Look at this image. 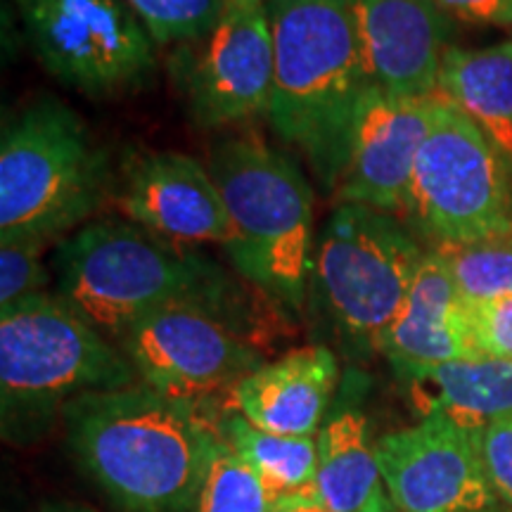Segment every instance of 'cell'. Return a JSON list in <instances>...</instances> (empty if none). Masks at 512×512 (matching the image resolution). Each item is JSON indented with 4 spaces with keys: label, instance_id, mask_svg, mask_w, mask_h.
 <instances>
[{
    "label": "cell",
    "instance_id": "29",
    "mask_svg": "<svg viewBox=\"0 0 512 512\" xmlns=\"http://www.w3.org/2000/svg\"><path fill=\"white\" fill-rule=\"evenodd\" d=\"M283 512H332V510L325 508V505H320L318 501H299V503L287 505Z\"/></svg>",
    "mask_w": 512,
    "mask_h": 512
},
{
    "label": "cell",
    "instance_id": "20",
    "mask_svg": "<svg viewBox=\"0 0 512 512\" xmlns=\"http://www.w3.org/2000/svg\"><path fill=\"white\" fill-rule=\"evenodd\" d=\"M437 95L482 128L512 164V38L484 48L448 46Z\"/></svg>",
    "mask_w": 512,
    "mask_h": 512
},
{
    "label": "cell",
    "instance_id": "31",
    "mask_svg": "<svg viewBox=\"0 0 512 512\" xmlns=\"http://www.w3.org/2000/svg\"><path fill=\"white\" fill-rule=\"evenodd\" d=\"M249 3H256V5H268L271 0H249Z\"/></svg>",
    "mask_w": 512,
    "mask_h": 512
},
{
    "label": "cell",
    "instance_id": "18",
    "mask_svg": "<svg viewBox=\"0 0 512 512\" xmlns=\"http://www.w3.org/2000/svg\"><path fill=\"white\" fill-rule=\"evenodd\" d=\"M318 503L332 512H389L368 415L354 380H344L318 432Z\"/></svg>",
    "mask_w": 512,
    "mask_h": 512
},
{
    "label": "cell",
    "instance_id": "6",
    "mask_svg": "<svg viewBox=\"0 0 512 512\" xmlns=\"http://www.w3.org/2000/svg\"><path fill=\"white\" fill-rule=\"evenodd\" d=\"M107 152L74 110L53 95L5 121L0 136V240L53 242L105 204Z\"/></svg>",
    "mask_w": 512,
    "mask_h": 512
},
{
    "label": "cell",
    "instance_id": "14",
    "mask_svg": "<svg viewBox=\"0 0 512 512\" xmlns=\"http://www.w3.org/2000/svg\"><path fill=\"white\" fill-rule=\"evenodd\" d=\"M114 202L128 221L178 245H233V221L209 166L183 152H136Z\"/></svg>",
    "mask_w": 512,
    "mask_h": 512
},
{
    "label": "cell",
    "instance_id": "26",
    "mask_svg": "<svg viewBox=\"0 0 512 512\" xmlns=\"http://www.w3.org/2000/svg\"><path fill=\"white\" fill-rule=\"evenodd\" d=\"M465 318L479 356L512 361V294L491 302L465 304Z\"/></svg>",
    "mask_w": 512,
    "mask_h": 512
},
{
    "label": "cell",
    "instance_id": "27",
    "mask_svg": "<svg viewBox=\"0 0 512 512\" xmlns=\"http://www.w3.org/2000/svg\"><path fill=\"white\" fill-rule=\"evenodd\" d=\"M486 479L496 498L512 505V413L475 430Z\"/></svg>",
    "mask_w": 512,
    "mask_h": 512
},
{
    "label": "cell",
    "instance_id": "13",
    "mask_svg": "<svg viewBox=\"0 0 512 512\" xmlns=\"http://www.w3.org/2000/svg\"><path fill=\"white\" fill-rule=\"evenodd\" d=\"M434 95L396 98L370 86L351 124L347 159L337 183L342 204L406 216L415 159L432 126Z\"/></svg>",
    "mask_w": 512,
    "mask_h": 512
},
{
    "label": "cell",
    "instance_id": "19",
    "mask_svg": "<svg viewBox=\"0 0 512 512\" xmlns=\"http://www.w3.org/2000/svg\"><path fill=\"white\" fill-rule=\"evenodd\" d=\"M420 418L444 415L467 430L512 413V361L491 356L460 358L399 375Z\"/></svg>",
    "mask_w": 512,
    "mask_h": 512
},
{
    "label": "cell",
    "instance_id": "17",
    "mask_svg": "<svg viewBox=\"0 0 512 512\" xmlns=\"http://www.w3.org/2000/svg\"><path fill=\"white\" fill-rule=\"evenodd\" d=\"M377 351L392 363L396 375L479 356L467 330L463 299L434 249L422 259L406 302L382 332Z\"/></svg>",
    "mask_w": 512,
    "mask_h": 512
},
{
    "label": "cell",
    "instance_id": "24",
    "mask_svg": "<svg viewBox=\"0 0 512 512\" xmlns=\"http://www.w3.org/2000/svg\"><path fill=\"white\" fill-rule=\"evenodd\" d=\"M157 48L202 41L219 24L228 0H126Z\"/></svg>",
    "mask_w": 512,
    "mask_h": 512
},
{
    "label": "cell",
    "instance_id": "1",
    "mask_svg": "<svg viewBox=\"0 0 512 512\" xmlns=\"http://www.w3.org/2000/svg\"><path fill=\"white\" fill-rule=\"evenodd\" d=\"M69 451L121 512H192L219 430L202 408L145 384L83 394L62 411Z\"/></svg>",
    "mask_w": 512,
    "mask_h": 512
},
{
    "label": "cell",
    "instance_id": "2",
    "mask_svg": "<svg viewBox=\"0 0 512 512\" xmlns=\"http://www.w3.org/2000/svg\"><path fill=\"white\" fill-rule=\"evenodd\" d=\"M275 79L268 121L325 188L342 176L358 102L373 83L351 0H271Z\"/></svg>",
    "mask_w": 512,
    "mask_h": 512
},
{
    "label": "cell",
    "instance_id": "11",
    "mask_svg": "<svg viewBox=\"0 0 512 512\" xmlns=\"http://www.w3.org/2000/svg\"><path fill=\"white\" fill-rule=\"evenodd\" d=\"M387 496L399 512H494L475 430L444 415L384 434L375 444Z\"/></svg>",
    "mask_w": 512,
    "mask_h": 512
},
{
    "label": "cell",
    "instance_id": "3",
    "mask_svg": "<svg viewBox=\"0 0 512 512\" xmlns=\"http://www.w3.org/2000/svg\"><path fill=\"white\" fill-rule=\"evenodd\" d=\"M53 268L57 297L114 344L159 306L200 302L221 311L228 292L214 261L133 221L79 228L57 245Z\"/></svg>",
    "mask_w": 512,
    "mask_h": 512
},
{
    "label": "cell",
    "instance_id": "7",
    "mask_svg": "<svg viewBox=\"0 0 512 512\" xmlns=\"http://www.w3.org/2000/svg\"><path fill=\"white\" fill-rule=\"evenodd\" d=\"M425 254L394 216L339 204L313 247L309 294L349 349L377 351Z\"/></svg>",
    "mask_w": 512,
    "mask_h": 512
},
{
    "label": "cell",
    "instance_id": "30",
    "mask_svg": "<svg viewBox=\"0 0 512 512\" xmlns=\"http://www.w3.org/2000/svg\"><path fill=\"white\" fill-rule=\"evenodd\" d=\"M43 512H93L91 508H83V505H72V503H60V505H48Z\"/></svg>",
    "mask_w": 512,
    "mask_h": 512
},
{
    "label": "cell",
    "instance_id": "15",
    "mask_svg": "<svg viewBox=\"0 0 512 512\" xmlns=\"http://www.w3.org/2000/svg\"><path fill=\"white\" fill-rule=\"evenodd\" d=\"M368 79L396 98H430L451 38L434 0H351Z\"/></svg>",
    "mask_w": 512,
    "mask_h": 512
},
{
    "label": "cell",
    "instance_id": "16",
    "mask_svg": "<svg viewBox=\"0 0 512 512\" xmlns=\"http://www.w3.org/2000/svg\"><path fill=\"white\" fill-rule=\"evenodd\" d=\"M337 380V356L311 344L256 368L233 389L230 406L259 430L316 437L328 418Z\"/></svg>",
    "mask_w": 512,
    "mask_h": 512
},
{
    "label": "cell",
    "instance_id": "12",
    "mask_svg": "<svg viewBox=\"0 0 512 512\" xmlns=\"http://www.w3.org/2000/svg\"><path fill=\"white\" fill-rule=\"evenodd\" d=\"M185 72L190 117L200 128H223L271 112L275 53L266 5L228 0L226 10Z\"/></svg>",
    "mask_w": 512,
    "mask_h": 512
},
{
    "label": "cell",
    "instance_id": "9",
    "mask_svg": "<svg viewBox=\"0 0 512 512\" xmlns=\"http://www.w3.org/2000/svg\"><path fill=\"white\" fill-rule=\"evenodd\" d=\"M41 67L88 98L140 91L157 43L126 0H12Z\"/></svg>",
    "mask_w": 512,
    "mask_h": 512
},
{
    "label": "cell",
    "instance_id": "25",
    "mask_svg": "<svg viewBox=\"0 0 512 512\" xmlns=\"http://www.w3.org/2000/svg\"><path fill=\"white\" fill-rule=\"evenodd\" d=\"M48 245L34 238L0 240V309L46 290L50 271L43 256Z\"/></svg>",
    "mask_w": 512,
    "mask_h": 512
},
{
    "label": "cell",
    "instance_id": "10",
    "mask_svg": "<svg viewBox=\"0 0 512 512\" xmlns=\"http://www.w3.org/2000/svg\"><path fill=\"white\" fill-rule=\"evenodd\" d=\"M138 382L202 408L264 366V358L214 306L171 302L145 313L119 339Z\"/></svg>",
    "mask_w": 512,
    "mask_h": 512
},
{
    "label": "cell",
    "instance_id": "5",
    "mask_svg": "<svg viewBox=\"0 0 512 512\" xmlns=\"http://www.w3.org/2000/svg\"><path fill=\"white\" fill-rule=\"evenodd\" d=\"M209 171L233 221L226 254L242 278L285 311H304L313 268V195L304 171L261 136L223 138Z\"/></svg>",
    "mask_w": 512,
    "mask_h": 512
},
{
    "label": "cell",
    "instance_id": "23",
    "mask_svg": "<svg viewBox=\"0 0 512 512\" xmlns=\"http://www.w3.org/2000/svg\"><path fill=\"white\" fill-rule=\"evenodd\" d=\"M192 512H271V501L259 477L221 439V434L211 451L207 475Z\"/></svg>",
    "mask_w": 512,
    "mask_h": 512
},
{
    "label": "cell",
    "instance_id": "28",
    "mask_svg": "<svg viewBox=\"0 0 512 512\" xmlns=\"http://www.w3.org/2000/svg\"><path fill=\"white\" fill-rule=\"evenodd\" d=\"M451 19L479 27H512V0H434Z\"/></svg>",
    "mask_w": 512,
    "mask_h": 512
},
{
    "label": "cell",
    "instance_id": "22",
    "mask_svg": "<svg viewBox=\"0 0 512 512\" xmlns=\"http://www.w3.org/2000/svg\"><path fill=\"white\" fill-rule=\"evenodd\" d=\"M451 273L463 304L491 302L512 294V233L434 245Z\"/></svg>",
    "mask_w": 512,
    "mask_h": 512
},
{
    "label": "cell",
    "instance_id": "8",
    "mask_svg": "<svg viewBox=\"0 0 512 512\" xmlns=\"http://www.w3.org/2000/svg\"><path fill=\"white\" fill-rule=\"evenodd\" d=\"M434 245L512 233V164L477 124L434 93L408 214Z\"/></svg>",
    "mask_w": 512,
    "mask_h": 512
},
{
    "label": "cell",
    "instance_id": "21",
    "mask_svg": "<svg viewBox=\"0 0 512 512\" xmlns=\"http://www.w3.org/2000/svg\"><path fill=\"white\" fill-rule=\"evenodd\" d=\"M216 430L259 477L271 512H283L299 501H318V437H285L259 430L238 411L223 415Z\"/></svg>",
    "mask_w": 512,
    "mask_h": 512
},
{
    "label": "cell",
    "instance_id": "4",
    "mask_svg": "<svg viewBox=\"0 0 512 512\" xmlns=\"http://www.w3.org/2000/svg\"><path fill=\"white\" fill-rule=\"evenodd\" d=\"M133 384L138 375L119 344L57 294L0 309V411L8 441L38 439L83 394Z\"/></svg>",
    "mask_w": 512,
    "mask_h": 512
}]
</instances>
